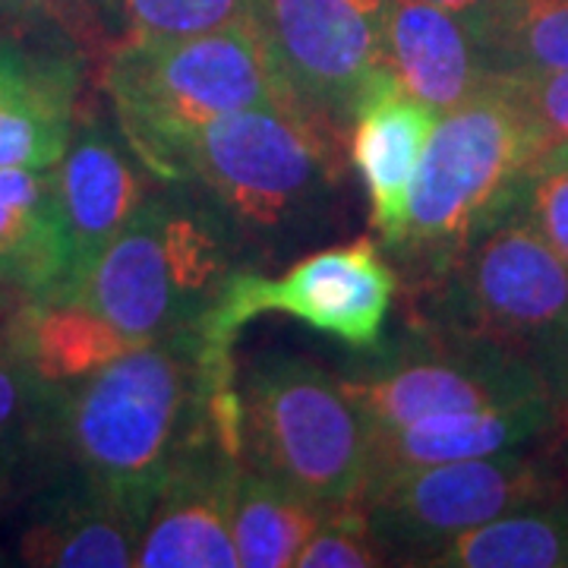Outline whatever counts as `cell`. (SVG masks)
<instances>
[{"instance_id":"cell-10","label":"cell","mask_w":568,"mask_h":568,"mask_svg":"<svg viewBox=\"0 0 568 568\" xmlns=\"http://www.w3.org/2000/svg\"><path fill=\"white\" fill-rule=\"evenodd\" d=\"M338 386L369 429H395L433 414L503 407L549 395L540 373L525 361L487 342L420 323L407 342L386 347L364 369L338 376Z\"/></svg>"},{"instance_id":"cell-1","label":"cell","mask_w":568,"mask_h":568,"mask_svg":"<svg viewBox=\"0 0 568 568\" xmlns=\"http://www.w3.org/2000/svg\"><path fill=\"white\" fill-rule=\"evenodd\" d=\"M63 443L82 480L149 515L193 446L219 436L237 455V376H215L196 328L121 354L67 392L58 388Z\"/></svg>"},{"instance_id":"cell-33","label":"cell","mask_w":568,"mask_h":568,"mask_svg":"<svg viewBox=\"0 0 568 568\" xmlns=\"http://www.w3.org/2000/svg\"><path fill=\"white\" fill-rule=\"evenodd\" d=\"M559 443H562V446H566V452H568V439H559Z\"/></svg>"},{"instance_id":"cell-13","label":"cell","mask_w":568,"mask_h":568,"mask_svg":"<svg viewBox=\"0 0 568 568\" xmlns=\"http://www.w3.org/2000/svg\"><path fill=\"white\" fill-rule=\"evenodd\" d=\"M439 114L417 102L386 63L376 67L357 92L347 155L369 196V222L376 237L398 253L407 237L410 190Z\"/></svg>"},{"instance_id":"cell-29","label":"cell","mask_w":568,"mask_h":568,"mask_svg":"<svg viewBox=\"0 0 568 568\" xmlns=\"http://www.w3.org/2000/svg\"><path fill=\"white\" fill-rule=\"evenodd\" d=\"M508 92L525 104L530 118L544 126L549 142L568 140V70L562 73H521L499 77Z\"/></svg>"},{"instance_id":"cell-28","label":"cell","mask_w":568,"mask_h":568,"mask_svg":"<svg viewBox=\"0 0 568 568\" xmlns=\"http://www.w3.org/2000/svg\"><path fill=\"white\" fill-rule=\"evenodd\" d=\"M0 10L29 22H51L67 39L111 48L121 39V0H0Z\"/></svg>"},{"instance_id":"cell-2","label":"cell","mask_w":568,"mask_h":568,"mask_svg":"<svg viewBox=\"0 0 568 568\" xmlns=\"http://www.w3.org/2000/svg\"><path fill=\"white\" fill-rule=\"evenodd\" d=\"M102 89L123 142L164 183L190 181L209 123L287 102L253 20L200 36H123L104 51Z\"/></svg>"},{"instance_id":"cell-18","label":"cell","mask_w":568,"mask_h":568,"mask_svg":"<svg viewBox=\"0 0 568 568\" xmlns=\"http://www.w3.org/2000/svg\"><path fill=\"white\" fill-rule=\"evenodd\" d=\"M70 278V237L54 168H0V282L54 297Z\"/></svg>"},{"instance_id":"cell-14","label":"cell","mask_w":568,"mask_h":568,"mask_svg":"<svg viewBox=\"0 0 568 568\" xmlns=\"http://www.w3.org/2000/svg\"><path fill=\"white\" fill-rule=\"evenodd\" d=\"M70 237V294L92 272L108 244L155 190V178L95 114H77L63 159L54 164Z\"/></svg>"},{"instance_id":"cell-31","label":"cell","mask_w":568,"mask_h":568,"mask_svg":"<svg viewBox=\"0 0 568 568\" xmlns=\"http://www.w3.org/2000/svg\"><path fill=\"white\" fill-rule=\"evenodd\" d=\"M22 301H26L22 291H17L13 284L0 282V338H3V332H7V325L13 320V313L20 310Z\"/></svg>"},{"instance_id":"cell-26","label":"cell","mask_w":568,"mask_h":568,"mask_svg":"<svg viewBox=\"0 0 568 568\" xmlns=\"http://www.w3.org/2000/svg\"><path fill=\"white\" fill-rule=\"evenodd\" d=\"M44 388L0 338V487L39 429Z\"/></svg>"},{"instance_id":"cell-24","label":"cell","mask_w":568,"mask_h":568,"mask_svg":"<svg viewBox=\"0 0 568 568\" xmlns=\"http://www.w3.org/2000/svg\"><path fill=\"white\" fill-rule=\"evenodd\" d=\"M253 20V0H121L123 36H200Z\"/></svg>"},{"instance_id":"cell-6","label":"cell","mask_w":568,"mask_h":568,"mask_svg":"<svg viewBox=\"0 0 568 568\" xmlns=\"http://www.w3.org/2000/svg\"><path fill=\"white\" fill-rule=\"evenodd\" d=\"M345 145L347 133L294 102L253 104L205 126L190 181L234 231L253 241L291 237L316 222L345 183Z\"/></svg>"},{"instance_id":"cell-7","label":"cell","mask_w":568,"mask_h":568,"mask_svg":"<svg viewBox=\"0 0 568 568\" xmlns=\"http://www.w3.org/2000/svg\"><path fill=\"white\" fill-rule=\"evenodd\" d=\"M237 458L323 506H345L373 480V429L338 376L275 357L237 373Z\"/></svg>"},{"instance_id":"cell-25","label":"cell","mask_w":568,"mask_h":568,"mask_svg":"<svg viewBox=\"0 0 568 568\" xmlns=\"http://www.w3.org/2000/svg\"><path fill=\"white\" fill-rule=\"evenodd\" d=\"M515 209L568 263V140L549 142L530 164Z\"/></svg>"},{"instance_id":"cell-32","label":"cell","mask_w":568,"mask_h":568,"mask_svg":"<svg viewBox=\"0 0 568 568\" xmlns=\"http://www.w3.org/2000/svg\"><path fill=\"white\" fill-rule=\"evenodd\" d=\"M559 439H568V405L562 407V433H559Z\"/></svg>"},{"instance_id":"cell-17","label":"cell","mask_w":568,"mask_h":568,"mask_svg":"<svg viewBox=\"0 0 568 568\" xmlns=\"http://www.w3.org/2000/svg\"><path fill=\"white\" fill-rule=\"evenodd\" d=\"M562 433V407L549 395L480 410L433 414L395 429H373V477L402 467L484 458L549 443Z\"/></svg>"},{"instance_id":"cell-20","label":"cell","mask_w":568,"mask_h":568,"mask_svg":"<svg viewBox=\"0 0 568 568\" xmlns=\"http://www.w3.org/2000/svg\"><path fill=\"white\" fill-rule=\"evenodd\" d=\"M145 515L85 484L36 518L20 540L26 566L133 568Z\"/></svg>"},{"instance_id":"cell-3","label":"cell","mask_w":568,"mask_h":568,"mask_svg":"<svg viewBox=\"0 0 568 568\" xmlns=\"http://www.w3.org/2000/svg\"><path fill=\"white\" fill-rule=\"evenodd\" d=\"M420 325L477 338L540 373L568 405V263L511 209L426 275Z\"/></svg>"},{"instance_id":"cell-4","label":"cell","mask_w":568,"mask_h":568,"mask_svg":"<svg viewBox=\"0 0 568 568\" xmlns=\"http://www.w3.org/2000/svg\"><path fill=\"white\" fill-rule=\"evenodd\" d=\"M231 224L183 190L149 193L67 301L133 338L196 328L234 272Z\"/></svg>"},{"instance_id":"cell-11","label":"cell","mask_w":568,"mask_h":568,"mask_svg":"<svg viewBox=\"0 0 568 568\" xmlns=\"http://www.w3.org/2000/svg\"><path fill=\"white\" fill-rule=\"evenodd\" d=\"M388 0H253L287 102L347 133L357 92L386 63Z\"/></svg>"},{"instance_id":"cell-30","label":"cell","mask_w":568,"mask_h":568,"mask_svg":"<svg viewBox=\"0 0 568 568\" xmlns=\"http://www.w3.org/2000/svg\"><path fill=\"white\" fill-rule=\"evenodd\" d=\"M429 3H439V7L452 10L455 17H462L474 29V36L480 39V44H484V36H487V29L496 20L499 7H503V0H429Z\"/></svg>"},{"instance_id":"cell-9","label":"cell","mask_w":568,"mask_h":568,"mask_svg":"<svg viewBox=\"0 0 568 568\" xmlns=\"http://www.w3.org/2000/svg\"><path fill=\"white\" fill-rule=\"evenodd\" d=\"M568 487V452L556 439L484 458L376 474L357 506L388 562L417 566L426 552Z\"/></svg>"},{"instance_id":"cell-15","label":"cell","mask_w":568,"mask_h":568,"mask_svg":"<svg viewBox=\"0 0 568 568\" xmlns=\"http://www.w3.org/2000/svg\"><path fill=\"white\" fill-rule=\"evenodd\" d=\"M77 51L0 39V168H54L77 121Z\"/></svg>"},{"instance_id":"cell-5","label":"cell","mask_w":568,"mask_h":568,"mask_svg":"<svg viewBox=\"0 0 568 568\" xmlns=\"http://www.w3.org/2000/svg\"><path fill=\"white\" fill-rule=\"evenodd\" d=\"M549 136L499 77L439 114L410 190L402 256L429 272L515 209Z\"/></svg>"},{"instance_id":"cell-12","label":"cell","mask_w":568,"mask_h":568,"mask_svg":"<svg viewBox=\"0 0 568 568\" xmlns=\"http://www.w3.org/2000/svg\"><path fill=\"white\" fill-rule=\"evenodd\" d=\"M241 458L219 436L168 470L142 525L136 568H237L231 508Z\"/></svg>"},{"instance_id":"cell-16","label":"cell","mask_w":568,"mask_h":568,"mask_svg":"<svg viewBox=\"0 0 568 568\" xmlns=\"http://www.w3.org/2000/svg\"><path fill=\"white\" fill-rule=\"evenodd\" d=\"M383 51L395 80L436 114L458 108L493 80L474 29L429 0H388Z\"/></svg>"},{"instance_id":"cell-27","label":"cell","mask_w":568,"mask_h":568,"mask_svg":"<svg viewBox=\"0 0 568 568\" xmlns=\"http://www.w3.org/2000/svg\"><path fill=\"white\" fill-rule=\"evenodd\" d=\"M297 568H376L388 566L386 549L357 503L332 506L323 525L310 537L297 556Z\"/></svg>"},{"instance_id":"cell-8","label":"cell","mask_w":568,"mask_h":568,"mask_svg":"<svg viewBox=\"0 0 568 568\" xmlns=\"http://www.w3.org/2000/svg\"><path fill=\"white\" fill-rule=\"evenodd\" d=\"M402 278L376 237L325 246L282 275L234 268L222 294L196 323L203 361L219 376H237L231 351L237 332L265 313H284L354 351L379 345Z\"/></svg>"},{"instance_id":"cell-23","label":"cell","mask_w":568,"mask_h":568,"mask_svg":"<svg viewBox=\"0 0 568 568\" xmlns=\"http://www.w3.org/2000/svg\"><path fill=\"white\" fill-rule=\"evenodd\" d=\"M484 51L493 77L568 70V0H503Z\"/></svg>"},{"instance_id":"cell-19","label":"cell","mask_w":568,"mask_h":568,"mask_svg":"<svg viewBox=\"0 0 568 568\" xmlns=\"http://www.w3.org/2000/svg\"><path fill=\"white\" fill-rule=\"evenodd\" d=\"M22 366L48 388H70L145 345L67 297H26L3 332Z\"/></svg>"},{"instance_id":"cell-22","label":"cell","mask_w":568,"mask_h":568,"mask_svg":"<svg viewBox=\"0 0 568 568\" xmlns=\"http://www.w3.org/2000/svg\"><path fill=\"white\" fill-rule=\"evenodd\" d=\"M328 508L278 480L237 467L231 537L241 568H287L316 534Z\"/></svg>"},{"instance_id":"cell-21","label":"cell","mask_w":568,"mask_h":568,"mask_svg":"<svg viewBox=\"0 0 568 568\" xmlns=\"http://www.w3.org/2000/svg\"><path fill=\"white\" fill-rule=\"evenodd\" d=\"M424 568H568V487L426 552Z\"/></svg>"}]
</instances>
